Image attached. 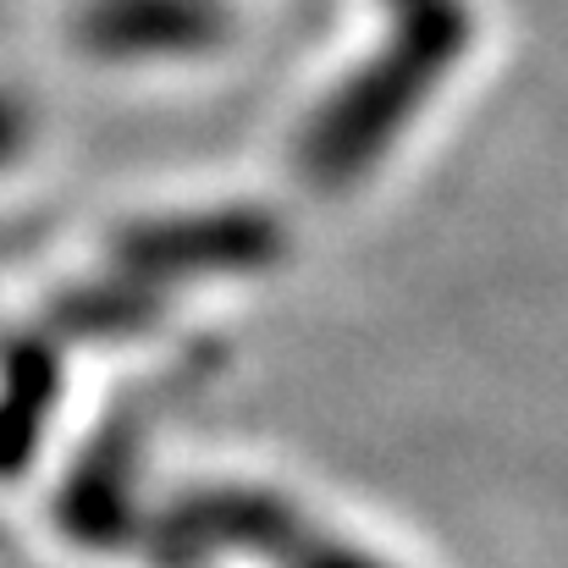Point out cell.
Returning <instances> with one entry per match:
<instances>
[{
	"label": "cell",
	"mask_w": 568,
	"mask_h": 568,
	"mask_svg": "<svg viewBox=\"0 0 568 568\" xmlns=\"http://www.w3.org/2000/svg\"><path fill=\"white\" fill-rule=\"evenodd\" d=\"M166 310V293L161 287H144L133 276H111V282H94V287H78L67 293L50 315H44V337H55L61 348L67 343H89V337H128V332H144L155 326Z\"/></svg>",
	"instance_id": "8992f818"
},
{
	"label": "cell",
	"mask_w": 568,
	"mask_h": 568,
	"mask_svg": "<svg viewBox=\"0 0 568 568\" xmlns=\"http://www.w3.org/2000/svg\"><path fill=\"white\" fill-rule=\"evenodd\" d=\"M133 547L150 568H204L221 552L265 558L271 568H392L321 530L298 503L265 486H193L139 514Z\"/></svg>",
	"instance_id": "7a4b0ae2"
},
{
	"label": "cell",
	"mask_w": 568,
	"mask_h": 568,
	"mask_svg": "<svg viewBox=\"0 0 568 568\" xmlns=\"http://www.w3.org/2000/svg\"><path fill=\"white\" fill-rule=\"evenodd\" d=\"M133 469H139V436L128 419H111L83 458L67 469L61 491H55V525L67 541L94 547V552H122L133 547L139 530V491H133Z\"/></svg>",
	"instance_id": "277c9868"
},
{
	"label": "cell",
	"mask_w": 568,
	"mask_h": 568,
	"mask_svg": "<svg viewBox=\"0 0 568 568\" xmlns=\"http://www.w3.org/2000/svg\"><path fill=\"white\" fill-rule=\"evenodd\" d=\"M276 254H282V226L271 215H260V210H215V215L139 226L116 248V271L166 293L172 282H193V276L265 271Z\"/></svg>",
	"instance_id": "3957f363"
},
{
	"label": "cell",
	"mask_w": 568,
	"mask_h": 568,
	"mask_svg": "<svg viewBox=\"0 0 568 568\" xmlns=\"http://www.w3.org/2000/svg\"><path fill=\"white\" fill-rule=\"evenodd\" d=\"M397 6H408L397 44L310 122V133L298 144V166L315 189L359 183L371 172V161L397 139V128L419 111L430 83L458 61V44H464L458 6H447V0H397Z\"/></svg>",
	"instance_id": "6da1fadb"
},
{
	"label": "cell",
	"mask_w": 568,
	"mask_h": 568,
	"mask_svg": "<svg viewBox=\"0 0 568 568\" xmlns=\"http://www.w3.org/2000/svg\"><path fill=\"white\" fill-rule=\"evenodd\" d=\"M61 403V343L28 332L0 348V480L22 475Z\"/></svg>",
	"instance_id": "5b68a950"
},
{
	"label": "cell",
	"mask_w": 568,
	"mask_h": 568,
	"mask_svg": "<svg viewBox=\"0 0 568 568\" xmlns=\"http://www.w3.org/2000/svg\"><path fill=\"white\" fill-rule=\"evenodd\" d=\"M17 139H22V122H17V116H11V111L0 105V161H6V155L17 150Z\"/></svg>",
	"instance_id": "52a82bcc"
}]
</instances>
